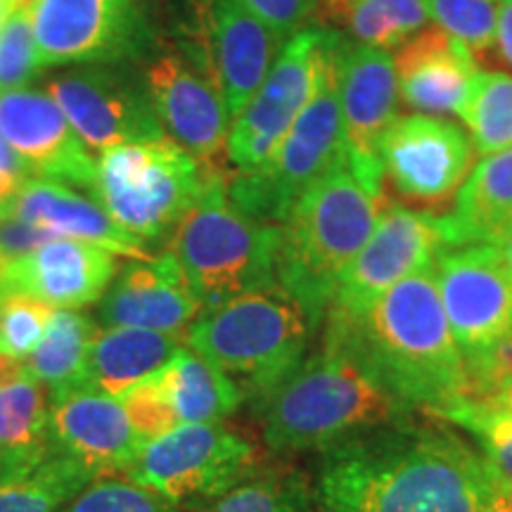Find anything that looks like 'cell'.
Listing matches in <instances>:
<instances>
[{"instance_id":"obj_12","label":"cell","mask_w":512,"mask_h":512,"mask_svg":"<svg viewBox=\"0 0 512 512\" xmlns=\"http://www.w3.org/2000/svg\"><path fill=\"white\" fill-rule=\"evenodd\" d=\"M434 275L467 370L512 342V275L496 245L448 247Z\"/></svg>"},{"instance_id":"obj_27","label":"cell","mask_w":512,"mask_h":512,"mask_svg":"<svg viewBox=\"0 0 512 512\" xmlns=\"http://www.w3.org/2000/svg\"><path fill=\"white\" fill-rule=\"evenodd\" d=\"M512 228V147L486 155L460 185L453 209L441 216L448 247L496 245Z\"/></svg>"},{"instance_id":"obj_38","label":"cell","mask_w":512,"mask_h":512,"mask_svg":"<svg viewBox=\"0 0 512 512\" xmlns=\"http://www.w3.org/2000/svg\"><path fill=\"white\" fill-rule=\"evenodd\" d=\"M53 313V306L29 294L0 292V351L24 361L41 342Z\"/></svg>"},{"instance_id":"obj_6","label":"cell","mask_w":512,"mask_h":512,"mask_svg":"<svg viewBox=\"0 0 512 512\" xmlns=\"http://www.w3.org/2000/svg\"><path fill=\"white\" fill-rule=\"evenodd\" d=\"M169 252L197 302L209 309L278 285L280 226L240 211L228 200L226 176H214L195 207L171 230Z\"/></svg>"},{"instance_id":"obj_41","label":"cell","mask_w":512,"mask_h":512,"mask_svg":"<svg viewBox=\"0 0 512 512\" xmlns=\"http://www.w3.org/2000/svg\"><path fill=\"white\" fill-rule=\"evenodd\" d=\"M494 53L503 64L512 69V0H501L498 5V27Z\"/></svg>"},{"instance_id":"obj_8","label":"cell","mask_w":512,"mask_h":512,"mask_svg":"<svg viewBox=\"0 0 512 512\" xmlns=\"http://www.w3.org/2000/svg\"><path fill=\"white\" fill-rule=\"evenodd\" d=\"M344 43L347 38L330 55L311 102L294 119L273 157L259 169L226 176L228 200L252 219L280 226L297 197L347 157L337 88V64Z\"/></svg>"},{"instance_id":"obj_19","label":"cell","mask_w":512,"mask_h":512,"mask_svg":"<svg viewBox=\"0 0 512 512\" xmlns=\"http://www.w3.org/2000/svg\"><path fill=\"white\" fill-rule=\"evenodd\" d=\"M48 406L55 451L88 467L95 477L126 475L145 444L124 403L100 389H72L48 399Z\"/></svg>"},{"instance_id":"obj_9","label":"cell","mask_w":512,"mask_h":512,"mask_svg":"<svg viewBox=\"0 0 512 512\" xmlns=\"http://www.w3.org/2000/svg\"><path fill=\"white\" fill-rule=\"evenodd\" d=\"M252 441L223 422H195L147 439L126 477L181 508H202L256 472Z\"/></svg>"},{"instance_id":"obj_23","label":"cell","mask_w":512,"mask_h":512,"mask_svg":"<svg viewBox=\"0 0 512 512\" xmlns=\"http://www.w3.org/2000/svg\"><path fill=\"white\" fill-rule=\"evenodd\" d=\"M399 93L418 114H460L479 74L477 57L437 24L418 31L394 55Z\"/></svg>"},{"instance_id":"obj_22","label":"cell","mask_w":512,"mask_h":512,"mask_svg":"<svg viewBox=\"0 0 512 512\" xmlns=\"http://www.w3.org/2000/svg\"><path fill=\"white\" fill-rule=\"evenodd\" d=\"M200 311L202 304L192 294L174 254L166 249L152 259L128 261L114 275L100 299L98 320L107 328L157 330L185 342V332Z\"/></svg>"},{"instance_id":"obj_28","label":"cell","mask_w":512,"mask_h":512,"mask_svg":"<svg viewBox=\"0 0 512 512\" xmlns=\"http://www.w3.org/2000/svg\"><path fill=\"white\" fill-rule=\"evenodd\" d=\"M181 342V337L157 330L102 325L95 330L88 354V387L121 399L136 384L159 373L183 347Z\"/></svg>"},{"instance_id":"obj_17","label":"cell","mask_w":512,"mask_h":512,"mask_svg":"<svg viewBox=\"0 0 512 512\" xmlns=\"http://www.w3.org/2000/svg\"><path fill=\"white\" fill-rule=\"evenodd\" d=\"M339 105L351 169L373 185H384L380 143L399 110V76L387 50L344 43L337 64Z\"/></svg>"},{"instance_id":"obj_30","label":"cell","mask_w":512,"mask_h":512,"mask_svg":"<svg viewBox=\"0 0 512 512\" xmlns=\"http://www.w3.org/2000/svg\"><path fill=\"white\" fill-rule=\"evenodd\" d=\"M98 325L86 313L55 309L41 342L24 358L29 373L43 384L48 399L88 387V354Z\"/></svg>"},{"instance_id":"obj_3","label":"cell","mask_w":512,"mask_h":512,"mask_svg":"<svg viewBox=\"0 0 512 512\" xmlns=\"http://www.w3.org/2000/svg\"><path fill=\"white\" fill-rule=\"evenodd\" d=\"M411 406L349 344L323 339L318 354L259 403L261 437L273 453H306L411 420Z\"/></svg>"},{"instance_id":"obj_20","label":"cell","mask_w":512,"mask_h":512,"mask_svg":"<svg viewBox=\"0 0 512 512\" xmlns=\"http://www.w3.org/2000/svg\"><path fill=\"white\" fill-rule=\"evenodd\" d=\"M283 46V38L240 0H207L200 60L214 76L230 119L249 105Z\"/></svg>"},{"instance_id":"obj_14","label":"cell","mask_w":512,"mask_h":512,"mask_svg":"<svg viewBox=\"0 0 512 512\" xmlns=\"http://www.w3.org/2000/svg\"><path fill=\"white\" fill-rule=\"evenodd\" d=\"M444 249L441 216L387 200L368 242L339 278L328 313H361L408 275L434 268Z\"/></svg>"},{"instance_id":"obj_26","label":"cell","mask_w":512,"mask_h":512,"mask_svg":"<svg viewBox=\"0 0 512 512\" xmlns=\"http://www.w3.org/2000/svg\"><path fill=\"white\" fill-rule=\"evenodd\" d=\"M143 384L176 427L223 422L245 401L238 384L190 347L178 349L176 356Z\"/></svg>"},{"instance_id":"obj_5","label":"cell","mask_w":512,"mask_h":512,"mask_svg":"<svg viewBox=\"0 0 512 512\" xmlns=\"http://www.w3.org/2000/svg\"><path fill=\"white\" fill-rule=\"evenodd\" d=\"M318 328L280 285L202 309L185 342L238 384L242 399L261 403L306 361Z\"/></svg>"},{"instance_id":"obj_15","label":"cell","mask_w":512,"mask_h":512,"mask_svg":"<svg viewBox=\"0 0 512 512\" xmlns=\"http://www.w3.org/2000/svg\"><path fill=\"white\" fill-rule=\"evenodd\" d=\"M145 83L169 138L211 174H223L221 166L228 162L230 114L214 76L200 57L166 50L150 62Z\"/></svg>"},{"instance_id":"obj_10","label":"cell","mask_w":512,"mask_h":512,"mask_svg":"<svg viewBox=\"0 0 512 512\" xmlns=\"http://www.w3.org/2000/svg\"><path fill=\"white\" fill-rule=\"evenodd\" d=\"M342 41L337 31L313 24L287 38L259 91L230 126L228 162L235 171L259 169L273 157L294 119L311 102L325 64Z\"/></svg>"},{"instance_id":"obj_4","label":"cell","mask_w":512,"mask_h":512,"mask_svg":"<svg viewBox=\"0 0 512 512\" xmlns=\"http://www.w3.org/2000/svg\"><path fill=\"white\" fill-rule=\"evenodd\" d=\"M387 202L384 185H373L344 157L309 185L280 223L275 278L320 328L337 283L373 233Z\"/></svg>"},{"instance_id":"obj_16","label":"cell","mask_w":512,"mask_h":512,"mask_svg":"<svg viewBox=\"0 0 512 512\" xmlns=\"http://www.w3.org/2000/svg\"><path fill=\"white\" fill-rule=\"evenodd\" d=\"M48 95L93 155L166 136L150 93L124 72L74 67L48 81Z\"/></svg>"},{"instance_id":"obj_43","label":"cell","mask_w":512,"mask_h":512,"mask_svg":"<svg viewBox=\"0 0 512 512\" xmlns=\"http://www.w3.org/2000/svg\"><path fill=\"white\" fill-rule=\"evenodd\" d=\"M19 3H22V0H0V29H3V24L8 22V17L15 12Z\"/></svg>"},{"instance_id":"obj_39","label":"cell","mask_w":512,"mask_h":512,"mask_svg":"<svg viewBox=\"0 0 512 512\" xmlns=\"http://www.w3.org/2000/svg\"><path fill=\"white\" fill-rule=\"evenodd\" d=\"M261 22L268 24L283 41L311 27L318 0H240Z\"/></svg>"},{"instance_id":"obj_31","label":"cell","mask_w":512,"mask_h":512,"mask_svg":"<svg viewBox=\"0 0 512 512\" xmlns=\"http://www.w3.org/2000/svg\"><path fill=\"white\" fill-rule=\"evenodd\" d=\"M93 479L88 467L55 453L29 475L0 482V512H62Z\"/></svg>"},{"instance_id":"obj_1","label":"cell","mask_w":512,"mask_h":512,"mask_svg":"<svg viewBox=\"0 0 512 512\" xmlns=\"http://www.w3.org/2000/svg\"><path fill=\"white\" fill-rule=\"evenodd\" d=\"M510 486L453 432L403 420L318 451L316 512H498Z\"/></svg>"},{"instance_id":"obj_11","label":"cell","mask_w":512,"mask_h":512,"mask_svg":"<svg viewBox=\"0 0 512 512\" xmlns=\"http://www.w3.org/2000/svg\"><path fill=\"white\" fill-rule=\"evenodd\" d=\"M41 67L114 64L152 48L150 0H31Z\"/></svg>"},{"instance_id":"obj_25","label":"cell","mask_w":512,"mask_h":512,"mask_svg":"<svg viewBox=\"0 0 512 512\" xmlns=\"http://www.w3.org/2000/svg\"><path fill=\"white\" fill-rule=\"evenodd\" d=\"M48 392L22 358L0 351V482L34 472L55 456Z\"/></svg>"},{"instance_id":"obj_24","label":"cell","mask_w":512,"mask_h":512,"mask_svg":"<svg viewBox=\"0 0 512 512\" xmlns=\"http://www.w3.org/2000/svg\"><path fill=\"white\" fill-rule=\"evenodd\" d=\"M29 226L46 230L55 238H72L110 249L112 254L131 261L152 259L145 242L126 233L107 214L100 202L83 197L60 181L31 176L19 190L10 214Z\"/></svg>"},{"instance_id":"obj_42","label":"cell","mask_w":512,"mask_h":512,"mask_svg":"<svg viewBox=\"0 0 512 512\" xmlns=\"http://www.w3.org/2000/svg\"><path fill=\"white\" fill-rule=\"evenodd\" d=\"M496 247H498V252H501L505 266H508V271H510V275H512V228L508 230V233L503 235L501 240L496 242Z\"/></svg>"},{"instance_id":"obj_21","label":"cell","mask_w":512,"mask_h":512,"mask_svg":"<svg viewBox=\"0 0 512 512\" xmlns=\"http://www.w3.org/2000/svg\"><path fill=\"white\" fill-rule=\"evenodd\" d=\"M117 275V254L72 238H53L0 264V292H22L53 309L100 302Z\"/></svg>"},{"instance_id":"obj_35","label":"cell","mask_w":512,"mask_h":512,"mask_svg":"<svg viewBox=\"0 0 512 512\" xmlns=\"http://www.w3.org/2000/svg\"><path fill=\"white\" fill-rule=\"evenodd\" d=\"M62 512H185V508L133 479L105 475L83 486Z\"/></svg>"},{"instance_id":"obj_34","label":"cell","mask_w":512,"mask_h":512,"mask_svg":"<svg viewBox=\"0 0 512 512\" xmlns=\"http://www.w3.org/2000/svg\"><path fill=\"white\" fill-rule=\"evenodd\" d=\"M439 418L456 422L467 434H472L496 475L512 486V418L477 399L458 403Z\"/></svg>"},{"instance_id":"obj_32","label":"cell","mask_w":512,"mask_h":512,"mask_svg":"<svg viewBox=\"0 0 512 512\" xmlns=\"http://www.w3.org/2000/svg\"><path fill=\"white\" fill-rule=\"evenodd\" d=\"M200 512H316L313 484L292 467L252 472Z\"/></svg>"},{"instance_id":"obj_18","label":"cell","mask_w":512,"mask_h":512,"mask_svg":"<svg viewBox=\"0 0 512 512\" xmlns=\"http://www.w3.org/2000/svg\"><path fill=\"white\" fill-rule=\"evenodd\" d=\"M0 133L31 174L93 192L98 159L48 93L22 88L0 95Z\"/></svg>"},{"instance_id":"obj_37","label":"cell","mask_w":512,"mask_h":512,"mask_svg":"<svg viewBox=\"0 0 512 512\" xmlns=\"http://www.w3.org/2000/svg\"><path fill=\"white\" fill-rule=\"evenodd\" d=\"M41 69L31 0H22L0 29V95L22 91Z\"/></svg>"},{"instance_id":"obj_29","label":"cell","mask_w":512,"mask_h":512,"mask_svg":"<svg viewBox=\"0 0 512 512\" xmlns=\"http://www.w3.org/2000/svg\"><path fill=\"white\" fill-rule=\"evenodd\" d=\"M311 24L389 53L430 27V12L425 0H318Z\"/></svg>"},{"instance_id":"obj_40","label":"cell","mask_w":512,"mask_h":512,"mask_svg":"<svg viewBox=\"0 0 512 512\" xmlns=\"http://www.w3.org/2000/svg\"><path fill=\"white\" fill-rule=\"evenodd\" d=\"M31 176L34 174L29 171V166L22 162V157L12 150L8 140L0 133V219H5L10 214L19 190L24 188V183Z\"/></svg>"},{"instance_id":"obj_2","label":"cell","mask_w":512,"mask_h":512,"mask_svg":"<svg viewBox=\"0 0 512 512\" xmlns=\"http://www.w3.org/2000/svg\"><path fill=\"white\" fill-rule=\"evenodd\" d=\"M323 339L349 344L418 411L441 415L470 399L472 382L434 268L408 275L354 316H325Z\"/></svg>"},{"instance_id":"obj_13","label":"cell","mask_w":512,"mask_h":512,"mask_svg":"<svg viewBox=\"0 0 512 512\" xmlns=\"http://www.w3.org/2000/svg\"><path fill=\"white\" fill-rule=\"evenodd\" d=\"M384 185L422 211L446 209L475 166L467 131L430 114H408L389 126L380 143Z\"/></svg>"},{"instance_id":"obj_7","label":"cell","mask_w":512,"mask_h":512,"mask_svg":"<svg viewBox=\"0 0 512 512\" xmlns=\"http://www.w3.org/2000/svg\"><path fill=\"white\" fill-rule=\"evenodd\" d=\"M214 176L169 136L112 147L98 159L95 197L140 242L171 235Z\"/></svg>"},{"instance_id":"obj_33","label":"cell","mask_w":512,"mask_h":512,"mask_svg":"<svg viewBox=\"0 0 512 512\" xmlns=\"http://www.w3.org/2000/svg\"><path fill=\"white\" fill-rule=\"evenodd\" d=\"M460 117L470 128L475 150L484 157L512 147V76L479 69Z\"/></svg>"},{"instance_id":"obj_36","label":"cell","mask_w":512,"mask_h":512,"mask_svg":"<svg viewBox=\"0 0 512 512\" xmlns=\"http://www.w3.org/2000/svg\"><path fill=\"white\" fill-rule=\"evenodd\" d=\"M434 24L460 38L475 57H486L496 48L498 5L501 0H425Z\"/></svg>"}]
</instances>
